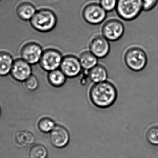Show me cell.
I'll use <instances>...</instances> for the list:
<instances>
[{
	"instance_id": "cell-7",
	"label": "cell",
	"mask_w": 158,
	"mask_h": 158,
	"mask_svg": "<svg viewBox=\"0 0 158 158\" xmlns=\"http://www.w3.org/2000/svg\"><path fill=\"white\" fill-rule=\"evenodd\" d=\"M125 32L124 24L116 19H109L104 23L101 29L102 35L109 41L119 40Z\"/></svg>"
},
{
	"instance_id": "cell-25",
	"label": "cell",
	"mask_w": 158,
	"mask_h": 158,
	"mask_svg": "<svg viewBox=\"0 0 158 158\" xmlns=\"http://www.w3.org/2000/svg\"><path fill=\"white\" fill-rule=\"evenodd\" d=\"M77 77L79 78L80 83L82 85H85L89 79V70L82 69Z\"/></svg>"
},
{
	"instance_id": "cell-14",
	"label": "cell",
	"mask_w": 158,
	"mask_h": 158,
	"mask_svg": "<svg viewBox=\"0 0 158 158\" xmlns=\"http://www.w3.org/2000/svg\"><path fill=\"white\" fill-rule=\"evenodd\" d=\"M89 79L94 83L106 81L108 77L107 70L101 64H98L89 70Z\"/></svg>"
},
{
	"instance_id": "cell-17",
	"label": "cell",
	"mask_w": 158,
	"mask_h": 158,
	"mask_svg": "<svg viewBox=\"0 0 158 158\" xmlns=\"http://www.w3.org/2000/svg\"><path fill=\"white\" fill-rule=\"evenodd\" d=\"M47 80L49 83L53 87H61L66 82L67 77L58 69L48 72Z\"/></svg>"
},
{
	"instance_id": "cell-20",
	"label": "cell",
	"mask_w": 158,
	"mask_h": 158,
	"mask_svg": "<svg viewBox=\"0 0 158 158\" xmlns=\"http://www.w3.org/2000/svg\"><path fill=\"white\" fill-rule=\"evenodd\" d=\"M38 128L42 132L47 133L50 132L55 127L54 122L48 117L42 118L38 122Z\"/></svg>"
},
{
	"instance_id": "cell-10",
	"label": "cell",
	"mask_w": 158,
	"mask_h": 158,
	"mask_svg": "<svg viewBox=\"0 0 158 158\" xmlns=\"http://www.w3.org/2000/svg\"><path fill=\"white\" fill-rule=\"evenodd\" d=\"M59 69L69 79L77 77L82 70L78 57L71 54L64 56Z\"/></svg>"
},
{
	"instance_id": "cell-2",
	"label": "cell",
	"mask_w": 158,
	"mask_h": 158,
	"mask_svg": "<svg viewBox=\"0 0 158 158\" xmlns=\"http://www.w3.org/2000/svg\"><path fill=\"white\" fill-rule=\"evenodd\" d=\"M30 22L31 27L35 30L46 33L52 31L56 27L57 17L52 9L41 8L37 10Z\"/></svg>"
},
{
	"instance_id": "cell-6",
	"label": "cell",
	"mask_w": 158,
	"mask_h": 158,
	"mask_svg": "<svg viewBox=\"0 0 158 158\" xmlns=\"http://www.w3.org/2000/svg\"><path fill=\"white\" fill-rule=\"evenodd\" d=\"M63 57L59 50L53 48H47L44 51L39 64L44 70L50 72L60 68Z\"/></svg>"
},
{
	"instance_id": "cell-19",
	"label": "cell",
	"mask_w": 158,
	"mask_h": 158,
	"mask_svg": "<svg viewBox=\"0 0 158 158\" xmlns=\"http://www.w3.org/2000/svg\"><path fill=\"white\" fill-rule=\"evenodd\" d=\"M34 135L30 132L22 131L17 134L16 139L18 143L23 146L28 145L33 143Z\"/></svg>"
},
{
	"instance_id": "cell-18",
	"label": "cell",
	"mask_w": 158,
	"mask_h": 158,
	"mask_svg": "<svg viewBox=\"0 0 158 158\" xmlns=\"http://www.w3.org/2000/svg\"><path fill=\"white\" fill-rule=\"evenodd\" d=\"M48 152L44 146L35 144L32 146L28 152L29 158H46Z\"/></svg>"
},
{
	"instance_id": "cell-3",
	"label": "cell",
	"mask_w": 158,
	"mask_h": 158,
	"mask_svg": "<svg viewBox=\"0 0 158 158\" xmlns=\"http://www.w3.org/2000/svg\"><path fill=\"white\" fill-rule=\"evenodd\" d=\"M117 15L125 21H132L137 18L143 11L142 0H118L116 8Z\"/></svg>"
},
{
	"instance_id": "cell-9",
	"label": "cell",
	"mask_w": 158,
	"mask_h": 158,
	"mask_svg": "<svg viewBox=\"0 0 158 158\" xmlns=\"http://www.w3.org/2000/svg\"><path fill=\"white\" fill-rule=\"evenodd\" d=\"M89 50L98 59L107 56L110 52V41L102 35H97L90 40Z\"/></svg>"
},
{
	"instance_id": "cell-8",
	"label": "cell",
	"mask_w": 158,
	"mask_h": 158,
	"mask_svg": "<svg viewBox=\"0 0 158 158\" xmlns=\"http://www.w3.org/2000/svg\"><path fill=\"white\" fill-rule=\"evenodd\" d=\"M44 50L40 45L35 42L26 43L20 50V56L31 65H35L40 63Z\"/></svg>"
},
{
	"instance_id": "cell-26",
	"label": "cell",
	"mask_w": 158,
	"mask_h": 158,
	"mask_svg": "<svg viewBox=\"0 0 158 158\" xmlns=\"http://www.w3.org/2000/svg\"><path fill=\"white\" fill-rule=\"evenodd\" d=\"M0 112H1V109H0Z\"/></svg>"
},
{
	"instance_id": "cell-12",
	"label": "cell",
	"mask_w": 158,
	"mask_h": 158,
	"mask_svg": "<svg viewBox=\"0 0 158 158\" xmlns=\"http://www.w3.org/2000/svg\"><path fill=\"white\" fill-rule=\"evenodd\" d=\"M69 139L68 131L63 126H55L50 132V142L53 146L57 148H63L66 146L69 143Z\"/></svg>"
},
{
	"instance_id": "cell-15",
	"label": "cell",
	"mask_w": 158,
	"mask_h": 158,
	"mask_svg": "<svg viewBox=\"0 0 158 158\" xmlns=\"http://www.w3.org/2000/svg\"><path fill=\"white\" fill-rule=\"evenodd\" d=\"M78 58L82 68L85 70H90L98 64V58L89 50L83 51L79 55Z\"/></svg>"
},
{
	"instance_id": "cell-1",
	"label": "cell",
	"mask_w": 158,
	"mask_h": 158,
	"mask_svg": "<svg viewBox=\"0 0 158 158\" xmlns=\"http://www.w3.org/2000/svg\"><path fill=\"white\" fill-rule=\"evenodd\" d=\"M118 92L115 85L110 82L94 83L89 92L90 100L99 108H106L112 105L117 98Z\"/></svg>"
},
{
	"instance_id": "cell-22",
	"label": "cell",
	"mask_w": 158,
	"mask_h": 158,
	"mask_svg": "<svg viewBox=\"0 0 158 158\" xmlns=\"http://www.w3.org/2000/svg\"><path fill=\"white\" fill-rule=\"evenodd\" d=\"M118 0H99L98 3L107 12H110L116 9Z\"/></svg>"
},
{
	"instance_id": "cell-5",
	"label": "cell",
	"mask_w": 158,
	"mask_h": 158,
	"mask_svg": "<svg viewBox=\"0 0 158 158\" xmlns=\"http://www.w3.org/2000/svg\"><path fill=\"white\" fill-rule=\"evenodd\" d=\"M84 20L90 25H98L103 23L107 15L98 3L90 2L85 5L82 10Z\"/></svg>"
},
{
	"instance_id": "cell-21",
	"label": "cell",
	"mask_w": 158,
	"mask_h": 158,
	"mask_svg": "<svg viewBox=\"0 0 158 158\" xmlns=\"http://www.w3.org/2000/svg\"><path fill=\"white\" fill-rule=\"evenodd\" d=\"M147 139L150 144L158 146V127H151L147 133Z\"/></svg>"
},
{
	"instance_id": "cell-23",
	"label": "cell",
	"mask_w": 158,
	"mask_h": 158,
	"mask_svg": "<svg viewBox=\"0 0 158 158\" xmlns=\"http://www.w3.org/2000/svg\"><path fill=\"white\" fill-rule=\"evenodd\" d=\"M25 84L28 90L30 91H34L39 87V80L36 76L32 74L25 81Z\"/></svg>"
},
{
	"instance_id": "cell-16",
	"label": "cell",
	"mask_w": 158,
	"mask_h": 158,
	"mask_svg": "<svg viewBox=\"0 0 158 158\" xmlns=\"http://www.w3.org/2000/svg\"><path fill=\"white\" fill-rule=\"evenodd\" d=\"M14 62L10 54L4 51L0 52V76L5 77L10 74Z\"/></svg>"
},
{
	"instance_id": "cell-13",
	"label": "cell",
	"mask_w": 158,
	"mask_h": 158,
	"mask_svg": "<svg viewBox=\"0 0 158 158\" xmlns=\"http://www.w3.org/2000/svg\"><path fill=\"white\" fill-rule=\"evenodd\" d=\"M37 11L34 5L29 2H24L18 6L16 14L21 20L30 21Z\"/></svg>"
},
{
	"instance_id": "cell-11",
	"label": "cell",
	"mask_w": 158,
	"mask_h": 158,
	"mask_svg": "<svg viewBox=\"0 0 158 158\" xmlns=\"http://www.w3.org/2000/svg\"><path fill=\"white\" fill-rule=\"evenodd\" d=\"M10 74L17 81L25 82L32 75L31 65L22 58H17L14 60Z\"/></svg>"
},
{
	"instance_id": "cell-4",
	"label": "cell",
	"mask_w": 158,
	"mask_h": 158,
	"mask_svg": "<svg viewBox=\"0 0 158 158\" xmlns=\"http://www.w3.org/2000/svg\"><path fill=\"white\" fill-rule=\"evenodd\" d=\"M123 58L127 67L134 72L142 71L147 65V54L140 47L133 46L129 48L125 52Z\"/></svg>"
},
{
	"instance_id": "cell-24",
	"label": "cell",
	"mask_w": 158,
	"mask_h": 158,
	"mask_svg": "<svg viewBox=\"0 0 158 158\" xmlns=\"http://www.w3.org/2000/svg\"><path fill=\"white\" fill-rule=\"evenodd\" d=\"M143 11L149 12L156 6L158 4V0H142Z\"/></svg>"
}]
</instances>
